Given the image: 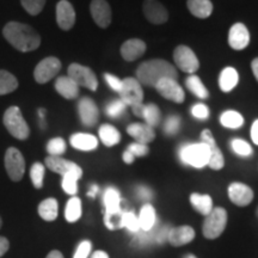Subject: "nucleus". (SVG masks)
<instances>
[{"mask_svg":"<svg viewBox=\"0 0 258 258\" xmlns=\"http://www.w3.org/2000/svg\"><path fill=\"white\" fill-rule=\"evenodd\" d=\"M3 121L9 133L18 140H27L30 135V128L18 106H10L6 109Z\"/></svg>","mask_w":258,"mask_h":258,"instance_id":"3","label":"nucleus"},{"mask_svg":"<svg viewBox=\"0 0 258 258\" xmlns=\"http://www.w3.org/2000/svg\"><path fill=\"white\" fill-rule=\"evenodd\" d=\"M61 70V61L55 56L46 57L37 63L34 71V78L38 84H46L54 78Z\"/></svg>","mask_w":258,"mask_h":258,"instance_id":"10","label":"nucleus"},{"mask_svg":"<svg viewBox=\"0 0 258 258\" xmlns=\"http://www.w3.org/2000/svg\"><path fill=\"white\" fill-rule=\"evenodd\" d=\"M70 143L76 150L85 151V152L96 150L97 146H98V140H97V138L93 137L91 134L86 133L73 134L70 139Z\"/></svg>","mask_w":258,"mask_h":258,"instance_id":"24","label":"nucleus"},{"mask_svg":"<svg viewBox=\"0 0 258 258\" xmlns=\"http://www.w3.org/2000/svg\"><path fill=\"white\" fill-rule=\"evenodd\" d=\"M78 112L83 124L86 127H93L99 118V111L92 98L84 97L78 103Z\"/></svg>","mask_w":258,"mask_h":258,"instance_id":"16","label":"nucleus"},{"mask_svg":"<svg viewBox=\"0 0 258 258\" xmlns=\"http://www.w3.org/2000/svg\"><path fill=\"white\" fill-rule=\"evenodd\" d=\"M56 23L62 30H71L76 23V11L67 0H60L56 5Z\"/></svg>","mask_w":258,"mask_h":258,"instance_id":"18","label":"nucleus"},{"mask_svg":"<svg viewBox=\"0 0 258 258\" xmlns=\"http://www.w3.org/2000/svg\"><path fill=\"white\" fill-rule=\"evenodd\" d=\"M5 169L10 178L19 182L25 172V160L23 154L15 147L8 148L5 153Z\"/></svg>","mask_w":258,"mask_h":258,"instance_id":"7","label":"nucleus"},{"mask_svg":"<svg viewBox=\"0 0 258 258\" xmlns=\"http://www.w3.org/2000/svg\"><path fill=\"white\" fill-rule=\"evenodd\" d=\"M123 228H128L131 232H137L140 231V224H139V219L134 213L132 212H124L123 215Z\"/></svg>","mask_w":258,"mask_h":258,"instance_id":"44","label":"nucleus"},{"mask_svg":"<svg viewBox=\"0 0 258 258\" xmlns=\"http://www.w3.org/2000/svg\"><path fill=\"white\" fill-rule=\"evenodd\" d=\"M134 159H135V157L133 156V154L129 152V151L125 150V152L123 153V161H124V163L125 164H132L134 161Z\"/></svg>","mask_w":258,"mask_h":258,"instance_id":"54","label":"nucleus"},{"mask_svg":"<svg viewBox=\"0 0 258 258\" xmlns=\"http://www.w3.org/2000/svg\"><path fill=\"white\" fill-rule=\"evenodd\" d=\"M55 90L66 99H76L79 96V86L67 77H59L55 82Z\"/></svg>","mask_w":258,"mask_h":258,"instance_id":"23","label":"nucleus"},{"mask_svg":"<svg viewBox=\"0 0 258 258\" xmlns=\"http://www.w3.org/2000/svg\"><path fill=\"white\" fill-rule=\"evenodd\" d=\"M139 224H140V230L145 232L151 231L154 227L157 221L156 211L150 203H146L143 208H141L140 214H139Z\"/></svg>","mask_w":258,"mask_h":258,"instance_id":"28","label":"nucleus"},{"mask_svg":"<svg viewBox=\"0 0 258 258\" xmlns=\"http://www.w3.org/2000/svg\"><path fill=\"white\" fill-rule=\"evenodd\" d=\"M3 35L12 47L23 53L36 50L41 44L38 32L30 25L19 22H10L6 24L3 29Z\"/></svg>","mask_w":258,"mask_h":258,"instance_id":"1","label":"nucleus"},{"mask_svg":"<svg viewBox=\"0 0 258 258\" xmlns=\"http://www.w3.org/2000/svg\"><path fill=\"white\" fill-rule=\"evenodd\" d=\"M239 82V76H238L237 70L233 67H226L221 71L220 77H219V88L221 91L230 92L237 86Z\"/></svg>","mask_w":258,"mask_h":258,"instance_id":"26","label":"nucleus"},{"mask_svg":"<svg viewBox=\"0 0 258 258\" xmlns=\"http://www.w3.org/2000/svg\"><path fill=\"white\" fill-rule=\"evenodd\" d=\"M105 206V213H111L120 211V203H121V196L120 192L114 188H109L105 190L104 198H103Z\"/></svg>","mask_w":258,"mask_h":258,"instance_id":"34","label":"nucleus"},{"mask_svg":"<svg viewBox=\"0 0 258 258\" xmlns=\"http://www.w3.org/2000/svg\"><path fill=\"white\" fill-rule=\"evenodd\" d=\"M146 49V43L144 41L139 38H132V40L125 41L121 46V55L125 61H135L144 55Z\"/></svg>","mask_w":258,"mask_h":258,"instance_id":"19","label":"nucleus"},{"mask_svg":"<svg viewBox=\"0 0 258 258\" xmlns=\"http://www.w3.org/2000/svg\"><path fill=\"white\" fill-rule=\"evenodd\" d=\"M127 133L134 138L139 144L147 145L152 143L156 138V133H154L153 128L147 125L146 123H133L129 124L127 128Z\"/></svg>","mask_w":258,"mask_h":258,"instance_id":"22","label":"nucleus"},{"mask_svg":"<svg viewBox=\"0 0 258 258\" xmlns=\"http://www.w3.org/2000/svg\"><path fill=\"white\" fill-rule=\"evenodd\" d=\"M185 258H196V257L192 256V254H188V256H186Z\"/></svg>","mask_w":258,"mask_h":258,"instance_id":"59","label":"nucleus"},{"mask_svg":"<svg viewBox=\"0 0 258 258\" xmlns=\"http://www.w3.org/2000/svg\"><path fill=\"white\" fill-rule=\"evenodd\" d=\"M104 79H105V82L108 83V85L110 86L114 91L120 92V90L122 88V80L118 78V77H116V76H114V74H110V73H105Z\"/></svg>","mask_w":258,"mask_h":258,"instance_id":"49","label":"nucleus"},{"mask_svg":"<svg viewBox=\"0 0 258 258\" xmlns=\"http://www.w3.org/2000/svg\"><path fill=\"white\" fill-rule=\"evenodd\" d=\"M47 0H21L22 6H23L25 11L31 16H37L41 14L46 5Z\"/></svg>","mask_w":258,"mask_h":258,"instance_id":"41","label":"nucleus"},{"mask_svg":"<svg viewBox=\"0 0 258 258\" xmlns=\"http://www.w3.org/2000/svg\"><path fill=\"white\" fill-rule=\"evenodd\" d=\"M190 203L200 214L208 215L213 211V200L209 195H201V194H191Z\"/></svg>","mask_w":258,"mask_h":258,"instance_id":"30","label":"nucleus"},{"mask_svg":"<svg viewBox=\"0 0 258 258\" xmlns=\"http://www.w3.org/2000/svg\"><path fill=\"white\" fill-rule=\"evenodd\" d=\"M137 78L141 85L154 86L158 82L165 78H178V73L172 63L169 61L154 59L145 61L138 67L137 70Z\"/></svg>","mask_w":258,"mask_h":258,"instance_id":"2","label":"nucleus"},{"mask_svg":"<svg viewBox=\"0 0 258 258\" xmlns=\"http://www.w3.org/2000/svg\"><path fill=\"white\" fill-rule=\"evenodd\" d=\"M220 123L225 128L238 129L244 124V117L235 110H227L220 116Z\"/></svg>","mask_w":258,"mask_h":258,"instance_id":"33","label":"nucleus"},{"mask_svg":"<svg viewBox=\"0 0 258 258\" xmlns=\"http://www.w3.org/2000/svg\"><path fill=\"white\" fill-rule=\"evenodd\" d=\"M47 152L49 156L60 157L66 152V143L62 138H54L47 144Z\"/></svg>","mask_w":258,"mask_h":258,"instance_id":"40","label":"nucleus"},{"mask_svg":"<svg viewBox=\"0 0 258 258\" xmlns=\"http://www.w3.org/2000/svg\"><path fill=\"white\" fill-rule=\"evenodd\" d=\"M145 17L152 24H164L169 19V12L158 0H145L143 5Z\"/></svg>","mask_w":258,"mask_h":258,"instance_id":"12","label":"nucleus"},{"mask_svg":"<svg viewBox=\"0 0 258 258\" xmlns=\"http://www.w3.org/2000/svg\"><path fill=\"white\" fill-rule=\"evenodd\" d=\"M92 244L91 241L84 240L79 244L78 249H77L76 253H74L73 258H88L90 256V252H91Z\"/></svg>","mask_w":258,"mask_h":258,"instance_id":"47","label":"nucleus"},{"mask_svg":"<svg viewBox=\"0 0 258 258\" xmlns=\"http://www.w3.org/2000/svg\"><path fill=\"white\" fill-rule=\"evenodd\" d=\"M231 146L234 153H237L240 157H250L252 154V147L243 139H234V140H232Z\"/></svg>","mask_w":258,"mask_h":258,"instance_id":"42","label":"nucleus"},{"mask_svg":"<svg viewBox=\"0 0 258 258\" xmlns=\"http://www.w3.org/2000/svg\"><path fill=\"white\" fill-rule=\"evenodd\" d=\"M99 139L105 146L112 147L121 141L120 132L111 124H103L99 128Z\"/></svg>","mask_w":258,"mask_h":258,"instance_id":"29","label":"nucleus"},{"mask_svg":"<svg viewBox=\"0 0 258 258\" xmlns=\"http://www.w3.org/2000/svg\"><path fill=\"white\" fill-rule=\"evenodd\" d=\"M185 85L186 89L200 99H207L209 97L207 88H206L205 84L202 83V80L200 79L198 76H195V74H191V76H189L188 78H186Z\"/></svg>","mask_w":258,"mask_h":258,"instance_id":"31","label":"nucleus"},{"mask_svg":"<svg viewBox=\"0 0 258 258\" xmlns=\"http://www.w3.org/2000/svg\"><path fill=\"white\" fill-rule=\"evenodd\" d=\"M179 157L183 163L196 167V169H202L208 165L211 152L206 144H190L180 148Z\"/></svg>","mask_w":258,"mask_h":258,"instance_id":"4","label":"nucleus"},{"mask_svg":"<svg viewBox=\"0 0 258 258\" xmlns=\"http://www.w3.org/2000/svg\"><path fill=\"white\" fill-rule=\"evenodd\" d=\"M123 215L124 212L120 209V211L105 213L104 215V224L109 230L115 231L123 228Z\"/></svg>","mask_w":258,"mask_h":258,"instance_id":"37","label":"nucleus"},{"mask_svg":"<svg viewBox=\"0 0 258 258\" xmlns=\"http://www.w3.org/2000/svg\"><path fill=\"white\" fill-rule=\"evenodd\" d=\"M190 14L196 18L206 19L213 14V3L211 0H188L186 2Z\"/></svg>","mask_w":258,"mask_h":258,"instance_id":"25","label":"nucleus"},{"mask_svg":"<svg viewBox=\"0 0 258 258\" xmlns=\"http://www.w3.org/2000/svg\"><path fill=\"white\" fill-rule=\"evenodd\" d=\"M38 214L40 217L46 221H54L57 218V213H59V205L55 199L50 198L43 200L40 205H38Z\"/></svg>","mask_w":258,"mask_h":258,"instance_id":"27","label":"nucleus"},{"mask_svg":"<svg viewBox=\"0 0 258 258\" xmlns=\"http://www.w3.org/2000/svg\"><path fill=\"white\" fill-rule=\"evenodd\" d=\"M82 217V201L78 198H72L67 202L64 209V218L69 222L78 221Z\"/></svg>","mask_w":258,"mask_h":258,"instance_id":"36","label":"nucleus"},{"mask_svg":"<svg viewBox=\"0 0 258 258\" xmlns=\"http://www.w3.org/2000/svg\"><path fill=\"white\" fill-rule=\"evenodd\" d=\"M138 194L141 199L150 200L151 198H152V192H151V190L147 188H140L138 190Z\"/></svg>","mask_w":258,"mask_h":258,"instance_id":"53","label":"nucleus"},{"mask_svg":"<svg viewBox=\"0 0 258 258\" xmlns=\"http://www.w3.org/2000/svg\"><path fill=\"white\" fill-rule=\"evenodd\" d=\"M228 198L234 205L239 206V207H245L252 202L253 191L246 184L235 182L228 186Z\"/></svg>","mask_w":258,"mask_h":258,"instance_id":"17","label":"nucleus"},{"mask_svg":"<svg viewBox=\"0 0 258 258\" xmlns=\"http://www.w3.org/2000/svg\"><path fill=\"white\" fill-rule=\"evenodd\" d=\"M69 77L78 86H83L91 91H96L98 88V80L95 72L89 67L80 63H71L69 67Z\"/></svg>","mask_w":258,"mask_h":258,"instance_id":"6","label":"nucleus"},{"mask_svg":"<svg viewBox=\"0 0 258 258\" xmlns=\"http://www.w3.org/2000/svg\"><path fill=\"white\" fill-rule=\"evenodd\" d=\"M180 120L178 116H170L164 124V133L167 135H173L178 133Z\"/></svg>","mask_w":258,"mask_h":258,"instance_id":"45","label":"nucleus"},{"mask_svg":"<svg viewBox=\"0 0 258 258\" xmlns=\"http://www.w3.org/2000/svg\"><path fill=\"white\" fill-rule=\"evenodd\" d=\"M145 108H146V104H144V103H140V104H137V105L132 106V111H133V114L135 116H138V117L144 118Z\"/></svg>","mask_w":258,"mask_h":258,"instance_id":"50","label":"nucleus"},{"mask_svg":"<svg viewBox=\"0 0 258 258\" xmlns=\"http://www.w3.org/2000/svg\"><path fill=\"white\" fill-rule=\"evenodd\" d=\"M125 106L127 105H125L121 99H115V101H112L111 103H109V104L106 105L105 112L106 115L110 116L112 118L118 117V116H121L124 112Z\"/></svg>","mask_w":258,"mask_h":258,"instance_id":"43","label":"nucleus"},{"mask_svg":"<svg viewBox=\"0 0 258 258\" xmlns=\"http://www.w3.org/2000/svg\"><path fill=\"white\" fill-rule=\"evenodd\" d=\"M18 88V80L12 73L0 70V96L14 92Z\"/></svg>","mask_w":258,"mask_h":258,"instance_id":"32","label":"nucleus"},{"mask_svg":"<svg viewBox=\"0 0 258 258\" xmlns=\"http://www.w3.org/2000/svg\"><path fill=\"white\" fill-rule=\"evenodd\" d=\"M46 258H63V256L60 251L54 250V251H51V252L48 253V256Z\"/></svg>","mask_w":258,"mask_h":258,"instance_id":"57","label":"nucleus"},{"mask_svg":"<svg viewBox=\"0 0 258 258\" xmlns=\"http://www.w3.org/2000/svg\"><path fill=\"white\" fill-rule=\"evenodd\" d=\"M201 140L203 144L207 145L209 148V152H211L208 166L213 170H221L225 165L224 154H222L220 148L218 147L217 141H215V139L213 137V134L211 133L209 129H205V131L202 132Z\"/></svg>","mask_w":258,"mask_h":258,"instance_id":"13","label":"nucleus"},{"mask_svg":"<svg viewBox=\"0 0 258 258\" xmlns=\"http://www.w3.org/2000/svg\"><path fill=\"white\" fill-rule=\"evenodd\" d=\"M90 12L99 28L105 29L111 23V8L106 0H92L90 5Z\"/></svg>","mask_w":258,"mask_h":258,"instance_id":"14","label":"nucleus"},{"mask_svg":"<svg viewBox=\"0 0 258 258\" xmlns=\"http://www.w3.org/2000/svg\"><path fill=\"white\" fill-rule=\"evenodd\" d=\"M191 114L198 120H207L209 117V109L206 104L199 103V104L194 105L191 109Z\"/></svg>","mask_w":258,"mask_h":258,"instance_id":"46","label":"nucleus"},{"mask_svg":"<svg viewBox=\"0 0 258 258\" xmlns=\"http://www.w3.org/2000/svg\"><path fill=\"white\" fill-rule=\"evenodd\" d=\"M9 247H10L9 240L6 239L5 237H0V257L4 256V254L8 252Z\"/></svg>","mask_w":258,"mask_h":258,"instance_id":"51","label":"nucleus"},{"mask_svg":"<svg viewBox=\"0 0 258 258\" xmlns=\"http://www.w3.org/2000/svg\"><path fill=\"white\" fill-rule=\"evenodd\" d=\"M251 69H252L254 78H256V80L258 82V57H256V59L251 62Z\"/></svg>","mask_w":258,"mask_h":258,"instance_id":"55","label":"nucleus"},{"mask_svg":"<svg viewBox=\"0 0 258 258\" xmlns=\"http://www.w3.org/2000/svg\"><path fill=\"white\" fill-rule=\"evenodd\" d=\"M251 139H252L253 144L258 145V120L254 121L251 127Z\"/></svg>","mask_w":258,"mask_h":258,"instance_id":"52","label":"nucleus"},{"mask_svg":"<svg viewBox=\"0 0 258 258\" xmlns=\"http://www.w3.org/2000/svg\"><path fill=\"white\" fill-rule=\"evenodd\" d=\"M194 238H195V231L190 226L171 228L167 233V240L172 246H182L192 241Z\"/></svg>","mask_w":258,"mask_h":258,"instance_id":"20","label":"nucleus"},{"mask_svg":"<svg viewBox=\"0 0 258 258\" xmlns=\"http://www.w3.org/2000/svg\"><path fill=\"white\" fill-rule=\"evenodd\" d=\"M227 224V212L224 208H213V211L206 215L203 222V235L207 239H217L225 231Z\"/></svg>","mask_w":258,"mask_h":258,"instance_id":"5","label":"nucleus"},{"mask_svg":"<svg viewBox=\"0 0 258 258\" xmlns=\"http://www.w3.org/2000/svg\"><path fill=\"white\" fill-rule=\"evenodd\" d=\"M83 176V170L79 171H73V172H69L66 175L62 176V189L63 191L69 195H76L78 191V182L80 177Z\"/></svg>","mask_w":258,"mask_h":258,"instance_id":"35","label":"nucleus"},{"mask_svg":"<svg viewBox=\"0 0 258 258\" xmlns=\"http://www.w3.org/2000/svg\"><path fill=\"white\" fill-rule=\"evenodd\" d=\"M127 151H129L134 157H144L148 154V146L144 144H139V143H134L132 145H129Z\"/></svg>","mask_w":258,"mask_h":258,"instance_id":"48","label":"nucleus"},{"mask_svg":"<svg viewBox=\"0 0 258 258\" xmlns=\"http://www.w3.org/2000/svg\"><path fill=\"white\" fill-rule=\"evenodd\" d=\"M176 66L185 73H195L200 69V62L191 48L180 44L173 51Z\"/></svg>","mask_w":258,"mask_h":258,"instance_id":"8","label":"nucleus"},{"mask_svg":"<svg viewBox=\"0 0 258 258\" xmlns=\"http://www.w3.org/2000/svg\"><path fill=\"white\" fill-rule=\"evenodd\" d=\"M156 90L159 92V95L164 98L169 99L171 102L175 103H182L185 99V93L183 91L182 86L177 83V79L172 78H165L161 79L158 82L156 86Z\"/></svg>","mask_w":258,"mask_h":258,"instance_id":"11","label":"nucleus"},{"mask_svg":"<svg viewBox=\"0 0 258 258\" xmlns=\"http://www.w3.org/2000/svg\"><path fill=\"white\" fill-rule=\"evenodd\" d=\"M120 99L125 105H137L144 101V91L141 84L135 78H125L122 80V88L118 92Z\"/></svg>","mask_w":258,"mask_h":258,"instance_id":"9","label":"nucleus"},{"mask_svg":"<svg viewBox=\"0 0 258 258\" xmlns=\"http://www.w3.org/2000/svg\"><path fill=\"white\" fill-rule=\"evenodd\" d=\"M2 225H3V221H2V218H0V228H2Z\"/></svg>","mask_w":258,"mask_h":258,"instance_id":"60","label":"nucleus"},{"mask_svg":"<svg viewBox=\"0 0 258 258\" xmlns=\"http://www.w3.org/2000/svg\"><path fill=\"white\" fill-rule=\"evenodd\" d=\"M97 192H98V186H97V185H92V186H91V190H90L88 195L91 196V198H95Z\"/></svg>","mask_w":258,"mask_h":258,"instance_id":"58","label":"nucleus"},{"mask_svg":"<svg viewBox=\"0 0 258 258\" xmlns=\"http://www.w3.org/2000/svg\"><path fill=\"white\" fill-rule=\"evenodd\" d=\"M46 166L53 172L59 173L61 176H64L66 173L73 172V171H79L82 170V167L77 165L73 161L66 160L61 157H53L49 156L46 158Z\"/></svg>","mask_w":258,"mask_h":258,"instance_id":"21","label":"nucleus"},{"mask_svg":"<svg viewBox=\"0 0 258 258\" xmlns=\"http://www.w3.org/2000/svg\"><path fill=\"white\" fill-rule=\"evenodd\" d=\"M44 166L41 163H35L30 169V178L32 184L36 189H41L43 186V178H44Z\"/></svg>","mask_w":258,"mask_h":258,"instance_id":"39","label":"nucleus"},{"mask_svg":"<svg viewBox=\"0 0 258 258\" xmlns=\"http://www.w3.org/2000/svg\"><path fill=\"white\" fill-rule=\"evenodd\" d=\"M144 120L146 121V124L150 127H156L160 122V110L156 104H146L144 114Z\"/></svg>","mask_w":258,"mask_h":258,"instance_id":"38","label":"nucleus"},{"mask_svg":"<svg viewBox=\"0 0 258 258\" xmlns=\"http://www.w3.org/2000/svg\"><path fill=\"white\" fill-rule=\"evenodd\" d=\"M250 43V32L243 23H235L228 32V44L232 49L243 50Z\"/></svg>","mask_w":258,"mask_h":258,"instance_id":"15","label":"nucleus"},{"mask_svg":"<svg viewBox=\"0 0 258 258\" xmlns=\"http://www.w3.org/2000/svg\"><path fill=\"white\" fill-rule=\"evenodd\" d=\"M91 258H109V256L104 251H96V252H93Z\"/></svg>","mask_w":258,"mask_h":258,"instance_id":"56","label":"nucleus"}]
</instances>
